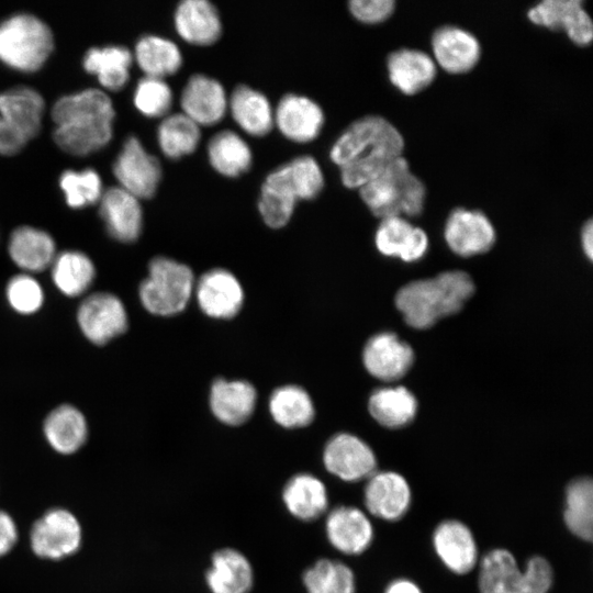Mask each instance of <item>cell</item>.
<instances>
[{"mask_svg":"<svg viewBox=\"0 0 593 593\" xmlns=\"http://www.w3.org/2000/svg\"><path fill=\"white\" fill-rule=\"evenodd\" d=\"M403 135L390 121L380 115H367L339 135L329 156L339 167L343 184L359 189L403 156Z\"/></svg>","mask_w":593,"mask_h":593,"instance_id":"6da1fadb","label":"cell"},{"mask_svg":"<svg viewBox=\"0 0 593 593\" xmlns=\"http://www.w3.org/2000/svg\"><path fill=\"white\" fill-rule=\"evenodd\" d=\"M114 115L111 99L100 89L66 94L52 108L54 141L71 155L90 154L110 142Z\"/></svg>","mask_w":593,"mask_h":593,"instance_id":"7a4b0ae2","label":"cell"},{"mask_svg":"<svg viewBox=\"0 0 593 593\" xmlns=\"http://www.w3.org/2000/svg\"><path fill=\"white\" fill-rule=\"evenodd\" d=\"M473 291L468 273L446 271L405 284L398 291L395 304L407 325L425 329L460 311Z\"/></svg>","mask_w":593,"mask_h":593,"instance_id":"3957f363","label":"cell"},{"mask_svg":"<svg viewBox=\"0 0 593 593\" xmlns=\"http://www.w3.org/2000/svg\"><path fill=\"white\" fill-rule=\"evenodd\" d=\"M359 193L371 213L381 220L418 216L426 201L425 183L411 170L403 156L360 187Z\"/></svg>","mask_w":593,"mask_h":593,"instance_id":"277c9868","label":"cell"},{"mask_svg":"<svg viewBox=\"0 0 593 593\" xmlns=\"http://www.w3.org/2000/svg\"><path fill=\"white\" fill-rule=\"evenodd\" d=\"M552 580V568L540 556L530 558L524 571L506 549L489 551L480 563L481 593H547Z\"/></svg>","mask_w":593,"mask_h":593,"instance_id":"5b68a950","label":"cell"},{"mask_svg":"<svg viewBox=\"0 0 593 593\" xmlns=\"http://www.w3.org/2000/svg\"><path fill=\"white\" fill-rule=\"evenodd\" d=\"M194 276L184 264L156 257L138 290L143 306L152 314L171 316L182 312L194 291Z\"/></svg>","mask_w":593,"mask_h":593,"instance_id":"8992f818","label":"cell"},{"mask_svg":"<svg viewBox=\"0 0 593 593\" xmlns=\"http://www.w3.org/2000/svg\"><path fill=\"white\" fill-rule=\"evenodd\" d=\"M53 47L49 26L33 14H14L0 23V59L13 68H41Z\"/></svg>","mask_w":593,"mask_h":593,"instance_id":"52a82bcc","label":"cell"},{"mask_svg":"<svg viewBox=\"0 0 593 593\" xmlns=\"http://www.w3.org/2000/svg\"><path fill=\"white\" fill-rule=\"evenodd\" d=\"M44 99L30 87L0 92V154L13 155L41 130Z\"/></svg>","mask_w":593,"mask_h":593,"instance_id":"ba28073f","label":"cell"},{"mask_svg":"<svg viewBox=\"0 0 593 593\" xmlns=\"http://www.w3.org/2000/svg\"><path fill=\"white\" fill-rule=\"evenodd\" d=\"M82 540L81 525L68 510L52 508L32 526L30 542L33 552L43 559L59 560L74 555Z\"/></svg>","mask_w":593,"mask_h":593,"instance_id":"9c48e42d","label":"cell"},{"mask_svg":"<svg viewBox=\"0 0 593 593\" xmlns=\"http://www.w3.org/2000/svg\"><path fill=\"white\" fill-rule=\"evenodd\" d=\"M121 188L137 199H149L161 179L158 159L150 155L136 136H130L113 164Z\"/></svg>","mask_w":593,"mask_h":593,"instance_id":"30bf717a","label":"cell"},{"mask_svg":"<svg viewBox=\"0 0 593 593\" xmlns=\"http://www.w3.org/2000/svg\"><path fill=\"white\" fill-rule=\"evenodd\" d=\"M77 321L82 334L93 344L103 345L127 328V313L122 301L109 292H98L79 305Z\"/></svg>","mask_w":593,"mask_h":593,"instance_id":"8fae6325","label":"cell"},{"mask_svg":"<svg viewBox=\"0 0 593 593\" xmlns=\"http://www.w3.org/2000/svg\"><path fill=\"white\" fill-rule=\"evenodd\" d=\"M528 20L551 31H561L578 46L593 40V22L582 0H545L527 11Z\"/></svg>","mask_w":593,"mask_h":593,"instance_id":"7c38bea8","label":"cell"},{"mask_svg":"<svg viewBox=\"0 0 593 593\" xmlns=\"http://www.w3.org/2000/svg\"><path fill=\"white\" fill-rule=\"evenodd\" d=\"M444 237L456 255L471 257L486 253L494 245L496 233L483 212L456 208L446 220Z\"/></svg>","mask_w":593,"mask_h":593,"instance_id":"4fadbf2b","label":"cell"},{"mask_svg":"<svg viewBox=\"0 0 593 593\" xmlns=\"http://www.w3.org/2000/svg\"><path fill=\"white\" fill-rule=\"evenodd\" d=\"M323 463L340 480L355 482L374 473L377 459L363 440L353 434L339 433L325 445Z\"/></svg>","mask_w":593,"mask_h":593,"instance_id":"5bb4252c","label":"cell"},{"mask_svg":"<svg viewBox=\"0 0 593 593\" xmlns=\"http://www.w3.org/2000/svg\"><path fill=\"white\" fill-rule=\"evenodd\" d=\"M430 45L436 66L450 75L471 71L482 54L479 40L456 25L438 27L432 36Z\"/></svg>","mask_w":593,"mask_h":593,"instance_id":"9a60e30c","label":"cell"},{"mask_svg":"<svg viewBox=\"0 0 593 593\" xmlns=\"http://www.w3.org/2000/svg\"><path fill=\"white\" fill-rule=\"evenodd\" d=\"M193 292L201 311L213 318L234 317L244 302V291L238 279L221 268L203 273Z\"/></svg>","mask_w":593,"mask_h":593,"instance_id":"2e32d148","label":"cell"},{"mask_svg":"<svg viewBox=\"0 0 593 593\" xmlns=\"http://www.w3.org/2000/svg\"><path fill=\"white\" fill-rule=\"evenodd\" d=\"M362 360L372 377L392 382L409 371L414 361V354L411 346L394 333L383 332L367 342Z\"/></svg>","mask_w":593,"mask_h":593,"instance_id":"e0dca14e","label":"cell"},{"mask_svg":"<svg viewBox=\"0 0 593 593\" xmlns=\"http://www.w3.org/2000/svg\"><path fill=\"white\" fill-rule=\"evenodd\" d=\"M411 489L405 478L393 471L374 472L365 488V505L370 514L396 521L409 510Z\"/></svg>","mask_w":593,"mask_h":593,"instance_id":"ac0fdd59","label":"cell"},{"mask_svg":"<svg viewBox=\"0 0 593 593\" xmlns=\"http://www.w3.org/2000/svg\"><path fill=\"white\" fill-rule=\"evenodd\" d=\"M325 533L329 544L345 555L362 553L373 539L370 519L355 506L333 508L325 521Z\"/></svg>","mask_w":593,"mask_h":593,"instance_id":"d6986e66","label":"cell"},{"mask_svg":"<svg viewBox=\"0 0 593 593\" xmlns=\"http://www.w3.org/2000/svg\"><path fill=\"white\" fill-rule=\"evenodd\" d=\"M99 213L108 233L123 243L135 242L142 232L143 214L138 199L121 187H111L100 198Z\"/></svg>","mask_w":593,"mask_h":593,"instance_id":"ffe728a7","label":"cell"},{"mask_svg":"<svg viewBox=\"0 0 593 593\" xmlns=\"http://www.w3.org/2000/svg\"><path fill=\"white\" fill-rule=\"evenodd\" d=\"M387 71L393 87L405 96H414L434 82L437 66L423 51L400 48L389 54Z\"/></svg>","mask_w":593,"mask_h":593,"instance_id":"44dd1931","label":"cell"},{"mask_svg":"<svg viewBox=\"0 0 593 593\" xmlns=\"http://www.w3.org/2000/svg\"><path fill=\"white\" fill-rule=\"evenodd\" d=\"M273 120L283 136L293 142L306 143L318 136L324 114L313 100L290 93L279 101Z\"/></svg>","mask_w":593,"mask_h":593,"instance_id":"7402d4cb","label":"cell"},{"mask_svg":"<svg viewBox=\"0 0 593 593\" xmlns=\"http://www.w3.org/2000/svg\"><path fill=\"white\" fill-rule=\"evenodd\" d=\"M377 249L384 256L405 262L421 259L427 251L428 237L424 230L402 216L385 217L374 234Z\"/></svg>","mask_w":593,"mask_h":593,"instance_id":"603a6c76","label":"cell"},{"mask_svg":"<svg viewBox=\"0 0 593 593\" xmlns=\"http://www.w3.org/2000/svg\"><path fill=\"white\" fill-rule=\"evenodd\" d=\"M183 114L195 124L213 125L225 115L227 99L223 86L204 75L189 78L181 94Z\"/></svg>","mask_w":593,"mask_h":593,"instance_id":"cb8c5ba5","label":"cell"},{"mask_svg":"<svg viewBox=\"0 0 593 593\" xmlns=\"http://www.w3.org/2000/svg\"><path fill=\"white\" fill-rule=\"evenodd\" d=\"M433 544L443 563L457 574L471 571L478 560V549L471 530L461 522L440 523L433 535Z\"/></svg>","mask_w":593,"mask_h":593,"instance_id":"d4e9b609","label":"cell"},{"mask_svg":"<svg viewBox=\"0 0 593 593\" xmlns=\"http://www.w3.org/2000/svg\"><path fill=\"white\" fill-rule=\"evenodd\" d=\"M264 183L295 201L311 200L322 191L324 177L313 157L300 156L270 172Z\"/></svg>","mask_w":593,"mask_h":593,"instance_id":"484cf974","label":"cell"},{"mask_svg":"<svg viewBox=\"0 0 593 593\" xmlns=\"http://www.w3.org/2000/svg\"><path fill=\"white\" fill-rule=\"evenodd\" d=\"M256 398L255 388L247 381L217 379L211 387L210 407L220 422L236 426L251 416Z\"/></svg>","mask_w":593,"mask_h":593,"instance_id":"4316f807","label":"cell"},{"mask_svg":"<svg viewBox=\"0 0 593 593\" xmlns=\"http://www.w3.org/2000/svg\"><path fill=\"white\" fill-rule=\"evenodd\" d=\"M178 34L194 45H211L222 33V24L216 8L206 0H184L175 12Z\"/></svg>","mask_w":593,"mask_h":593,"instance_id":"83f0119b","label":"cell"},{"mask_svg":"<svg viewBox=\"0 0 593 593\" xmlns=\"http://www.w3.org/2000/svg\"><path fill=\"white\" fill-rule=\"evenodd\" d=\"M212 593H248L254 572L248 559L238 550L223 548L215 551L205 574Z\"/></svg>","mask_w":593,"mask_h":593,"instance_id":"f1b7e54d","label":"cell"},{"mask_svg":"<svg viewBox=\"0 0 593 593\" xmlns=\"http://www.w3.org/2000/svg\"><path fill=\"white\" fill-rule=\"evenodd\" d=\"M282 501L293 517L304 522L318 518L328 506L325 484L310 473L293 475L282 490Z\"/></svg>","mask_w":593,"mask_h":593,"instance_id":"f546056e","label":"cell"},{"mask_svg":"<svg viewBox=\"0 0 593 593\" xmlns=\"http://www.w3.org/2000/svg\"><path fill=\"white\" fill-rule=\"evenodd\" d=\"M9 255L21 269L40 272L53 264L55 242L45 231L20 226L10 236Z\"/></svg>","mask_w":593,"mask_h":593,"instance_id":"4dcf8cb0","label":"cell"},{"mask_svg":"<svg viewBox=\"0 0 593 593\" xmlns=\"http://www.w3.org/2000/svg\"><path fill=\"white\" fill-rule=\"evenodd\" d=\"M87 422L72 405L63 404L53 410L44 422V435L51 447L59 454L79 450L87 439Z\"/></svg>","mask_w":593,"mask_h":593,"instance_id":"1f68e13d","label":"cell"},{"mask_svg":"<svg viewBox=\"0 0 593 593\" xmlns=\"http://www.w3.org/2000/svg\"><path fill=\"white\" fill-rule=\"evenodd\" d=\"M228 107L233 119L253 136L268 134L273 125L271 105L261 92L247 86H238L232 92Z\"/></svg>","mask_w":593,"mask_h":593,"instance_id":"d6a6232c","label":"cell"},{"mask_svg":"<svg viewBox=\"0 0 593 593\" xmlns=\"http://www.w3.org/2000/svg\"><path fill=\"white\" fill-rule=\"evenodd\" d=\"M368 407L379 424L388 428H399L413 421L417 412V401L413 393L402 385L384 387L372 392Z\"/></svg>","mask_w":593,"mask_h":593,"instance_id":"836d02e7","label":"cell"},{"mask_svg":"<svg viewBox=\"0 0 593 593\" xmlns=\"http://www.w3.org/2000/svg\"><path fill=\"white\" fill-rule=\"evenodd\" d=\"M82 64L88 72L97 75L103 87L118 90L128 80L132 54L124 46L92 47Z\"/></svg>","mask_w":593,"mask_h":593,"instance_id":"e575fe53","label":"cell"},{"mask_svg":"<svg viewBox=\"0 0 593 593\" xmlns=\"http://www.w3.org/2000/svg\"><path fill=\"white\" fill-rule=\"evenodd\" d=\"M208 156L211 166L225 177H238L246 172L253 160L247 143L235 132L221 131L209 142Z\"/></svg>","mask_w":593,"mask_h":593,"instance_id":"d590c367","label":"cell"},{"mask_svg":"<svg viewBox=\"0 0 593 593\" xmlns=\"http://www.w3.org/2000/svg\"><path fill=\"white\" fill-rule=\"evenodd\" d=\"M269 412L273 421L284 428L304 427L315 414L311 396L298 385L277 388L269 399Z\"/></svg>","mask_w":593,"mask_h":593,"instance_id":"8d00e7d4","label":"cell"},{"mask_svg":"<svg viewBox=\"0 0 593 593\" xmlns=\"http://www.w3.org/2000/svg\"><path fill=\"white\" fill-rule=\"evenodd\" d=\"M135 57L147 77L163 79L178 71L182 56L178 46L156 35L143 36L135 46Z\"/></svg>","mask_w":593,"mask_h":593,"instance_id":"74e56055","label":"cell"},{"mask_svg":"<svg viewBox=\"0 0 593 593\" xmlns=\"http://www.w3.org/2000/svg\"><path fill=\"white\" fill-rule=\"evenodd\" d=\"M94 275L93 262L81 251H63L52 264L53 281L67 296L82 294L91 286Z\"/></svg>","mask_w":593,"mask_h":593,"instance_id":"f35d334b","label":"cell"},{"mask_svg":"<svg viewBox=\"0 0 593 593\" xmlns=\"http://www.w3.org/2000/svg\"><path fill=\"white\" fill-rule=\"evenodd\" d=\"M563 518L574 536L583 540H592L593 483L590 478H578L569 483Z\"/></svg>","mask_w":593,"mask_h":593,"instance_id":"ab89813d","label":"cell"},{"mask_svg":"<svg viewBox=\"0 0 593 593\" xmlns=\"http://www.w3.org/2000/svg\"><path fill=\"white\" fill-rule=\"evenodd\" d=\"M161 152L170 159L193 153L199 145L201 132L198 124L183 113L166 116L157 130Z\"/></svg>","mask_w":593,"mask_h":593,"instance_id":"60d3db41","label":"cell"},{"mask_svg":"<svg viewBox=\"0 0 593 593\" xmlns=\"http://www.w3.org/2000/svg\"><path fill=\"white\" fill-rule=\"evenodd\" d=\"M306 593H355L353 570L345 563L320 559L303 574Z\"/></svg>","mask_w":593,"mask_h":593,"instance_id":"b9f144b4","label":"cell"},{"mask_svg":"<svg viewBox=\"0 0 593 593\" xmlns=\"http://www.w3.org/2000/svg\"><path fill=\"white\" fill-rule=\"evenodd\" d=\"M59 186L71 208L96 203L102 195L100 176L91 168L82 171L65 170L59 178Z\"/></svg>","mask_w":593,"mask_h":593,"instance_id":"7bdbcfd3","label":"cell"},{"mask_svg":"<svg viewBox=\"0 0 593 593\" xmlns=\"http://www.w3.org/2000/svg\"><path fill=\"white\" fill-rule=\"evenodd\" d=\"M172 103L170 87L159 78H142L134 92L135 107L146 116L165 115Z\"/></svg>","mask_w":593,"mask_h":593,"instance_id":"ee69618b","label":"cell"},{"mask_svg":"<svg viewBox=\"0 0 593 593\" xmlns=\"http://www.w3.org/2000/svg\"><path fill=\"white\" fill-rule=\"evenodd\" d=\"M7 299L16 312L32 314L42 306L44 294L34 278L29 275H18L7 286Z\"/></svg>","mask_w":593,"mask_h":593,"instance_id":"f6af8a7d","label":"cell"},{"mask_svg":"<svg viewBox=\"0 0 593 593\" xmlns=\"http://www.w3.org/2000/svg\"><path fill=\"white\" fill-rule=\"evenodd\" d=\"M296 201L262 183L258 202L265 223L272 228L284 226L291 219Z\"/></svg>","mask_w":593,"mask_h":593,"instance_id":"bcb514c9","label":"cell"},{"mask_svg":"<svg viewBox=\"0 0 593 593\" xmlns=\"http://www.w3.org/2000/svg\"><path fill=\"white\" fill-rule=\"evenodd\" d=\"M353 16L365 24H379L390 19L396 8L394 0H353L348 3Z\"/></svg>","mask_w":593,"mask_h":593,"instance_id":"7dc6e473","label":"cell"},{"mask_svg":"<svg viewBox=\"0 0 593 593\" xmlns=\"http://www.w3.org/2000/svg\"><path fill=\"white\" fill-rule=\"evenodd\" d=\"M18 540V528L14 519L5 511L0 510V557L9 553Z\"/></svg>","mask_w":593,"mask_h":593,"instance_id":"c3c4849f","label":"cell"},{"mask_svg":"<svg viewBox=\"0 0 593 593\" xmlns=\"http://www.w3.org/2000/svg\"><path fill=\"white\" fill-rule=\"evenodd\" d=\"M581 245L585 256L591 260L593 256V223L588 220L581 232Z\"/></svg>","mask_w":593,"mask_h":593,"instance_id":"681fc988","label":"cell"},{"mask_svg":"<svg viewBox=\"0 0 593 593\" xmlns=\"http://www.w3.org/2000/svg\"><path fill=\"white\" fill-rule=\"evenodd\" d=\"M385 593H422L419 588L412 581L400 579L391 582Z\"/></svg>","mask_w":593,"mask_h":593,"instance_id":"f907efd6","label":"cell"}]
</instances>
